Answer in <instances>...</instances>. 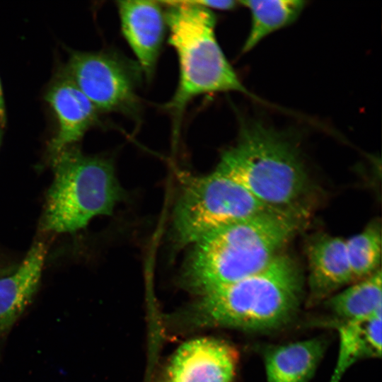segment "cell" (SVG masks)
Returning a JSON list of instances; mask_svg holds the SVG:
<instances>
[{"label": "cell", "instance_id": "cell-17", "mask_svg": "<svg viewBox=\"0 0 382 382\" xmlns=\"http://www.w3.org/2000/svg\"><path fill=\"white\" fill-rule=\"evenodd\" d=\"M345 248L354 282L374 273L381 268L380 222L373 221L359 233L346 239Z\"/></svg>", "mask_w": 382, "mask_h": 382}, {"label": "cell", "instance_id": "cell-7", "mask_svg": "<svg viewBox=\"0 0 382 382\" xmlns=\"http://www.w3.org/2000/svg\"><path fill=\"white\" fill-rule=\"evenodd\" d=\"M64 69L98 112L137 113V63L112 51L70 50Z\"/></svg>", "mask_w": 382, "mask_h": 382}, {"label": "cell", "instance_id": "cell-10", "mask_svg": "<svg viewBox=\"0 0 382 382\" xmlns=\"http://www.w3.org/2000/svg\"><path fill=\"white\" fill-rule=\"evenodd\" d=\"M121 28L147 79L154 74L167 28L161 1H117Z\"/></svg>", "mask_w": 382, "mask_h": 382}, {"label": "cell", "instance_id": "cell-2", "mask_svg": "<svg viewBox=\"0 0 382 382\" xmlns=\"http://www.w3.org/2000/svg\"><path fill=\"white\" fill-rule=\"evenodd\" d=\"M215 170L270 208L304 214L308 176L297 146L284 132L258 120L247 122Z\"/></svg>", "mask_w": 382, "mask_h": 382}, {"label": "cell", "instance_id": "cell-14", "mask_svg": "<svg viewBox=\"0 0 382 382\" xmlns=\"http://www.w3.org/2000/svg\"><path fill=\"white\" fill-rule=\"evenodd\" d=\"M381 318L382 313H378L340 323L338 357L329 382H340L357 361L381 356Z\"/></svg>", "mask_w": 382, "mask_h": 382}, {"label": "cell", "instance_id": "cell-6", "mask_svg": "<svg viewBox=\"0 0 382 382\" xmlns=\"http://www.w3.org/2000/svg\"><path fill=\"white\" fill-rule=\"evenodd\" d=\"M270 208L229 178L213 173L189 179L176 203L173 235L180 246Z\"/></svg>", "mask_w": 382, "mask_h": 382}, {"label": "cell", "instance_id": "cell-1", "mask_svg": "<svg viewBox=\"0 0 382 382\" xmlns=\"http://www.w3.org/2000/svg\"><path fill=\"white\" fill-rule=\"evenodd\" d=\"M302 217L267 209L212 231L192 244L183 272L184 284L201 295L260 271L280 254Z\"/></svg>", "mask_w": 382, "mask_h": 382}, {"label": "cell", "instance_id": "cell-3", "mask_svg": "<svg viewBox=\"0 0 382 382\" xmlns=\"http://www.w3.org/2000/svg\"><path fill=\"white\" fill-rule=\"evenodd\" d=\"M303 278L296 262L280 253L260 271L199 295L194 321L249 331L278 328L296 314Z\"/></svg>", "mask_w": 382, "mask_h": 382}, {"label": "cell", "instance_id": "cell-16", "mask_svg": "<svg viewBox=\"0 0 382 382\" xmlns=\"http://www.w3.org/2000/svg\"><path fill=\"white\" fill-rule=\"evenodd\" d=\"M250 13V28L242 51L247 52L270 33L290 25L304 8L301 0L241 1Z\"/></svg>", "mask_w": 382, "mask_h": 382}, {"label": "cell", "instance_id": "cell-13", "mask_svg": "<svg viewBox=\"0 0 382 382\" xmlns=\"http://www.w3.org/2000/svg\"><path fill=\"white\" fill-rule=\"evenodd\" d=\"M325 351V340L299 341L269 349L265 354L267 382H308Z\"/></svg>", "mask_w": 382, "mask_h": 382}, {"label": "cell", "instance_id": "cell-12", "mask_svg": "<svg viewBox=\"0 0 382 382\" xmlns=\"http://www.w3.org/2000/svg\"><path fill=\"white\" fill-rule=\"evenodd\" d=\"M307 257L310 303L328 299L339 289L354 283L345 239L320 235L308 244Z\"/></svg>", "mask_w": 382, "mask_h": 382}, {"label": "cell", "instance_id": "cell-4", "mask_svg": "<svg viewBox=\"0 0 382 382\" xmlns=\"http://www.w3.org/2000/svg\"><path fill=\"white\" fill-rule=\"evenodd\" d=\"M169 43L179 62L178 88L167 108L179 117L187 104L203 94L237 91L248 94L215 35L216 18L194 0L161 1Z\"/></svg>", "mask_w": 382, "mask_h": 382}, {"label": "cell", "instance_id": "cell-19", "mask_svg": "<svg viewBox=\"0 0 382 382\" xmlns=\"http://www.w3.org/2000/svg\"><path fill=\"white\" fill-rule=\"evenodd\" d=\"M6 122V108L3 95L1 83L0 81V127L3 128Z\"/></svg>", "mask_w": 382, "mask_h": 382}, {"label": "cell", "instance_id": "cell-8", "mask_svg": "<svg viewBox=\"0 0 382 382\" xmlns=\"http://www.w3.org/2000/svg\"><path fill=\"white\" fill-rule=\"evenodd\" d=\"M238 360L236 348L222 340L193 339L174 352L160 382H232Z\"/></svg>", "mask_w": 382, "mask_h": 382}, {"label": "cell", "instance_id": "cell-5", "mask_svg": "<svg viewBox=\"0 0 382 382\" xmlns=\"http://www.w3.org/2000/svg\"><path fill=\"white\" fill-rule=\"evenodd\" d=\"M50 160L54 178L40 221L43 231L74 233L93 217L112 214L122 190L110 159L85 155L74 145Z\"/></svg>", "mask_w": 382, "mask_h": 382}, {"label": "cell", "instance_id": "cell-20", "mask_svg": "<svg viewBox=\"0 0 382 382\" xmlns=\"http://www.w3.org/2000/svg\"><path fill=\"white\" fill-rule=\"evenodd\" d=\"M1 127H0V144H1Z\"/></svg>", "mask_w": 382, "mask_h": 382}, {"label": "cell", "instance_id": "cell-9", "mask_svg": "<svg viewBox=\"0 0 382 382\" xmlns=\"http://www.w3.org/2000/svg\"><path fill=\"white\" fill-rule=\"evenodd\" d=\"M45 98L56 120V131L48 145L51 159L64 149L76 145L98 122V112L64 68L51 81Z\"/></svg>", "mask_w": 382, "mask_h": 382}, {"label": "cell", "instance_id": "cell-15", "mask_svg": "<svg viewBox=\"0 0 382 382\" xmlns=\"http://www.w3.org/2000/svg\"><path fill=\"white\" fill-rule=\"evenodd\" d=\"M378 269L329 297L327 306L342 321L366 318L382 313V276Z\"/></svg>", "mask_w": 382, "mask_h": 382}, {"label": "cell", "instance_id": "cell-11", "mask_svg": "<svg viewBox=\"0 0 382 382\" xmlns=\"http://www.w3.org/2000/svg\"><path fill=\"white\" fill-rule=\"evenodd\" d=\"M46 254L45 244L35 241L18 267L0 277V341L7 337L33 301L40 284Z\"/></svg>", "mask_w": 382, "mask_h": 382}, {"label": "cell", "instance_id": "cell-18", "mask_svg": "<svg viewBox=\"0 0 382 382\" xmlns=\"http://www.w3.org/2000/svg\"><path fill=\"white\" fill-rule=\"evenodd\" d=\"M197 4L207 8L212 11V9L217 10H231L234 8L238 1L231 0H223V1H210V0H199L195 1Z\"/></svg>", "mask_w": 382, "mask_h": 382}]
</instances>
